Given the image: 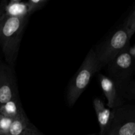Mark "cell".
<instances>
[{
	"label": "cell",
	"mask_w": 135,
	"mask_h": 135,
	"mask_svg": "<svg viewBox=\"0 0 135 135\" xmlns=\"http://www.w3.org/2000/svg\"><path fill=\"white\" fill-rule=\"evenodd\" d=\"M134 32L135 10H133L104 42L94 49L102 69L130 46L131 39Z\"/></svg>",
	"instance_id": "1"
},
{
	"label": "cell",
	"mask_w": 135,
	"mask_h": 135,
	"mask_svg": "<svg viewBox=\"0 0 135 135\" xmlns=\"http://www.w3.org/2000/svg\"><path fill=\"white\" fill-rule=\"evenodd\" d=\"M32 125L33 124L31 123L26 114L13 120L9 128L8 135H20Z\"/></svg>",
	"instance_id": "11"
},
{
	"label": "cell",
	"mask_w": 135,
	"mask_h": 135,
	"mask_svg": "<svg viewBox=\"0 0 135 135\" xmlns=\"http://www.w3.org/2000/svg\"><path fill=\"white\" fill-rule=\"evenodd\" d=\"M133 135H135V134H133Z\"/></svg>",
	"instance_id": "20"
},
{
	"label": "cell",
	"mask_w": 135,
	"mask_h": 135,
	"mask_svg": "<svg viewBox=\"0 0 135 135\" xmlns=\"http://www.w3.org/2000/svg\"><path fill=\"white\" fill-rule=\"evenodd\" d=\"M101 69L94 48L90 49L67 87L66 99L69 106L75 105L88 86L92 76Z\"/></svg>",
	"instance_id": "3"
},
{
	"label": "cell",
	"mask_w": 135,
	"mask_h": 135,
	"mask_svg": "<svg viewBox=\"0 0 135 135\" xmlns=\"http://www.w3.org/2000/svg\"><path fill=\"white\" fill-rule=\"evenodd\" d=\"M19 98L14 67L1 62L0 64V106L10 100Z\"/></svg>",
	"instance_id": "6"
},
{
	"label": "cell",
	"mask_w": 135,
	"mask_h": 135,
	"mask_svg": "<svg viewBox=\"0 0 135 135\" xmlns=\"http://www.w3.org/2000/svg\"><path fill=\"white\" fill-rule=\"evenodd\" d=\"M1 62H2V61H1V57H0V64H1Z\"/></svg>",
	"instance_id": "19"
},
{
	"label": "cell",
	"mask_w": 135,
	"mask_h": 135,
	"mask_svg": "<svg viewBox=\"0 0 135 135\" xmlns=\"http://www.w3.org/2000/svg\"><path fill=\"white\" fill-rule=\"evenodd\" d=\"M135 98V83L134 79H132L128 84L126 90V99L128 101H133Z\"/></svg>",
	"instance_id": "14"
},
{
	"label": "cell",
	"mask_w": 135,
	"mask_h": 135,
	"mask_svg": "<svg viewBox=\"0 0 135 135\" xmlns=\"http://www.w3.org/2000/svg\"><path fill=\"white\" fill-rule=\"evenodd\" d=\"M85 135H98V134H85Z\"/></svg>",
	"instance_id": "18"
},
{
	"label": "cell",
	"mask_w": 135,
	"mask_h": 135,
	"mask_svg": "<svg viewBox=\"0 0 135 135\" xmlns=\"http://www.w3.org/2000/svg\"><path fill=\"white\" fill-rule=\"evenodd\" d=\"M98 79L107 99V107L113 109L125 104L127 101L126 90L128 84H118L103 73L99 74Z\"/></svg>",
	"instance_id": "7"
},
{
	"label": "cell",
	"mask_w": 135,
	"mask_h": 135,
	"mask_svg": "<svg viewBox=\"0 0 135 135\" xmlns=\"http://www.w3.org/2000/svg\"><path fill=\"white\" fill-rule=\"evenodd\" d=\"M3 16H4V13L2 9H1V7H0V21H1V18L3 17Z\"/></svg>",
	"instance_id": "17"
},
{
	"label": "cell",
	"mask_w": 135,
	"mask_h": 135,
	"mask_svg": "<svg viewBox=\"0 0 135 135\" xmlns=\"http://www.w3.org/2000/svg\"><path fill=\"white\" fill-rule=\"evenodd\" d=\"M93 106L100 127V133L98 135H107L110 127L113 109L107 107L103 100L99 98L94 99Z\"/></svg>",
	"instance_id": "8"
},
{
	"label": "cell",
	"mask_w": 135,
	"mask_h": 135,
	"mask_svg": "<svg viewBox=\"0 0 135 135\" xmlns=\"http://www.w3.org/2000/svg\"><path fill=\"white\" fill-rule=\"evenodd\" d=\"M30 16L13 17L4 15L0 21V46L5 63L14 67L24 31Z\"/></svg>",
	"instance_id": "2"
},
{
	"label": "cell",
	"mask_w": 135,
	"mask_h": 135,
	"mask_svg": "<svg viewBox=\"0 0 135 135\" xmlns=\"http://www.w3.org/2000/svg\"><path fill=\"white\" fill-rule=\"evenodd\" d=\"M13 120L0 114V135H8Z\"/></svg>",
	"instance_id": "13"
},
{
	"label": "cell",
	"mask_w": 135,
	"mask_h": 135,
	"mask_svg": "<svg viewBox=\"0 0 135 135\" xmlns=\"http://www.w3.org/2000/svg\"><path fill=\"white\" fill-rule=\"evenodd\" d=\"M128 51H129V54H130L131 56L133 58V59H135V46L134 45H133V46H131L128 48Z\"/></svg>",
	"instance_id": "16"
},
{
	"label": "cell",
	"mask_w": 135,
	"mask_h": 135,
	"mask_svg": "<svg viewBox=\"0 0 135 135\" xmlns=\"http://www.w3.org/2000/svg\"><path fill=\"white\" fill-rule=\"evenodd\" d=\"M0 114L14 120L26 115L21 104V99L16 98L10 100L0 106Z\"/></svg>",
	"instance_id": "10"
},
{
	"label": "cell",
	"mask_w": 135,
	"mask_h": 135,
	"mask_svg": "<svg viewBox=\"0 0 135 135\" xmlns=\"http://www.w3.org/2000/svg\"><path fill=\"white\" fill-rule=\"evenodd\" d=\"M134 134V105L124 104L113 109L110 127L107 135H133Z\"/></svg>",
	"instance_id": "5"
},
{
	"label": "cell",
	"mask_w": 135,
	"mask_h": 135,
	"mask_svg": "<svg viewBox=\"0 0 135 135\" xmlns=\"http://www.w3.org/2000/svg\"><path fill=\"white\" fill-rule=\"evenodd\" d=\"M20 135H45L44 134L40 131L34 125L30 127L28 129L24 132L22 134Z\"/></svg>",
	"instance_id": "15"
},
{
	"label": "cell",
	"mask_w": 135,
	"mask_h": 135,
	"mask_svg": "<svg viewBox=\"0 0 135 135\" xmlns=\"http://www.w3.org/2000/svg\"><path fill=\"white\" fill-rule=\"evenodd\" d=\"M0 7L5 15L13 17H25L29 16L26 1L20 0H11L9 2L3 1Z\"/></svg>",
	"instance_id": "9"
},
{
	"label": "cell",
	"mask_w": 135,
	"mask_h": 135,
	"mask_svg": "<svg viewBox=\"0 0 135 135\" xmlns=\"http://www.w3.org/2000/svg\"><path fill=\"white\" fill-rule=\"evenodd\" d=\"M129 47L119 53L105 66V75L121 85L128 84L133 79L134 71V59L128 51Z\"/></svg>",
	"instance_id": "4"
},
{
	"label": "cell",
	"mask_w": 135,
	"mask_h": 135,
	"mask_svg": "<svg viewBox=\"0 0 135 135\" xmlns=\"http://www.w3.org/2000/svg\"><path fill=\"white\" fill-rule=\"evenodd\" d=\"M47 2H48V0H28L26 1L28 7V13L29 16L32 15L35 12L40 10L46 5Z\"/></svg>",
	"instance_id": "12"
}]
</instances>
